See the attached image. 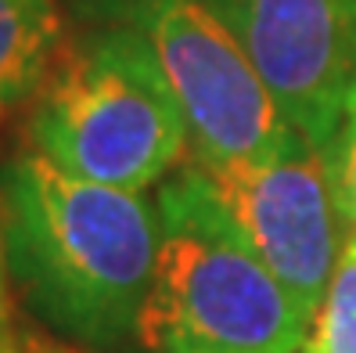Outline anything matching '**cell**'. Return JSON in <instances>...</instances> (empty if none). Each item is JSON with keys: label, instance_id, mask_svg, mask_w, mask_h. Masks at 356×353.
<instances>
[{"label": "cell", "instance_id": "cell-5", "mask_svg": "<svg viewBox=\"0 0 356 353\" xmlns=\"http://www.w3.org/2000/svg\"><path fill=\"white\" fill-rule=\"evenodd\" d=\"M202 170L256 256L274 271L299 314L313 324L346 238L324 152L299 134L270 159Z\"/></svg>", "mask_w": 356, "mask_h": 353}, {"label": "cell", "instance_id": "cell-11", "mask_svg": "<svg viewBox=\"0 0 356 353\" xmlns=\"http://www.w3.org/2000/svg\"><path fill=\"white\" fill-rule=\"evenodd\" d=\"M4 271H8V260H4V235H0V339H4V317H8V306H4Z\"/></svg>", "mask_w": 356, "mask_h": 353}, {"label": "cell", "instance_id": "cell-8", "mask_svg": "<svg viewBox=\"0 0 356 353\" xmlns=\"http://www.w3.org/2000/svg\"><path fill=\"white\" fill-rule=\"evenodd\" d=\"M302 353H356V231H346L331 285L313 314Z\"/></svg>", "mask_w": 356, "mask_h": 353}, {"label": "cell", "instance_id": "cell-6", "mask_svg": "<svg viewBox=\"0 0 356 353\" xmlns=\"http://www.w3.org/2000/svg\"><path fill=\"white\" fill-rule=\"evenodd\" d=\"M234 33L281 116L317 152L356 97V0H202Z\"/></svg>", "mask_w": 356, "mask_h": 353}, {"label": "cell", "instance_id": "cell-2", "mask_svg": "<svg viewBox=\"0 0 356 353\" xmlns=\"http://www.w3.org/2000/svg\"><path fill=\"white\" fill-rule=\"evenodd\" d=\"M159 260L137 343L148 353H302L309 321L256 256L198 162L159 191Z\"/></svg>", "mask_w": 356, "mask_h": 353}, {"label": "cell", "instance_id": "cell-1", "mask_svg": "<svg viewBox=\"0 0 356 353\" xmlns=\"http://www.w3.org/2000/svg\"><path fill=\"white\" fill-rule=\"evenodd\" d=\"M0 235L15 285L61 336L90 350L140 336L159 260V210L140 191L76 177L26 144L0 170Z\"/></svg>", "mask_w": 356, "mask_h": 353}, {"label": "cell", "instance_id": "cell-10", "mask_svg": "<svg viewBox=\"0 0 356 353\" xmlns=\"http://www.w3.org/2000/svg\"><path fill=\"white\" fill-rule=\"evenodd\" d=\"M8 353H87V350L65 346V343H51V339H11Z\"/></svg>", "mask_w": 356, "mask_h": 353}, {"label": "cell", "instance_id": "cell-9", "mask_svg": "<svg viewBox=\"0 0 356 353\" xmlns=\"http://www.w3.org/2000/svg\"><path fill=\"white\" fill-rule=\"evenodd\" d=\"M327 159V173H331V191L334 205L346 231H356V97L346 112V123L339 137L331 141V148L324 152Z\"/></svg>", "mask_w": 356, "mask_h": 353}, {"label": "cell", "instance_id": "cell-4", "mask_svg": "<svg viewBox=\"0 0 356 353\" xmlns=\"http://www.w3.org/2000/svg\"><path fill=\"white\" fill-rule=\"evenodd\" d=\"M127 26L144 36L173 87L195 162L270 159L299 137L245 47L202 0H134Z\"/></svg>", "mask_w": 356, "mask_h": 353}, {"label": "cell", "instance_id": "cell-3", "mask_svg": "<svg viewBox=\"0 0 356 353\" xmlns=\"http://www.w3.org/2000/svg\"><path fill=\"white\" fill-rule=\"evenodd\" d=\"M29 144L76 177L144 191L187 159L191 134L152 47L122 26L58 51L36 91Z\"/></svg>", "mask_w": 356, "mask_h": 353}, {"label": "cell", "instance_id": "cell-12", "mask_svg": "<svg viewBox=\"0 0 356 353\" xmlns=\"http://www.w3.org/2000/svg\"><path fill=\"white\" fill-rule=\"evenodd\" d=\"M8 343H11L8 336H4V339H0V353H8Z\"/></svg>", "mask_w": 356, "mask_h": 353}, {"label": "cell", "instance_id": "cell-7", "mask_svg": "<svg viewBox=\"0 0 356 353\" xmlns=\"http://www.w3.org/2000/svg\"><path fill=\"white\" fill-rule=\"evenodd\" d=\"M58 51L61 22L51 0H0V112L44 87Z\"/></svg>", "mask_w": 356, "mask_h": 353}]
</instances>
